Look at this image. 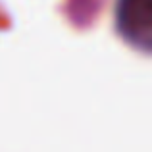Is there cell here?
I'll use <instances>...</instances> for the list:
<instances>
[{"label": "cell", "instance_id": "1", "mask_svg": "<svg viewBox=\"0 0 152 152\" xmlns=\"http://www.w3.org/2000/svg\"><path fill=\"white\" fill-rule=\"evenodd\" d=\"M114 29L133 50L152 56V0H115Z\"/></svg>", "mask_w": 152, "mask_h": 152}]
</instances>
